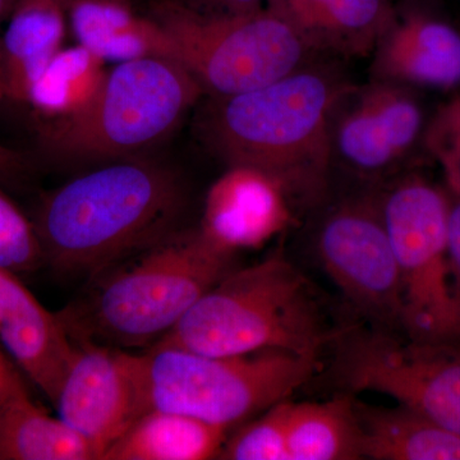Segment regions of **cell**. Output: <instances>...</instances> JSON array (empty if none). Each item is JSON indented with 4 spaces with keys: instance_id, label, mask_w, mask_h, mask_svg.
Wrapping results in <instances>:
<instances>
[{
    "instance_id": "4dcf8cb0",
    "label": "cell",
    "mask_w": 460,
    "mask_h": 460,
    "mask_svg": "<svg viewBox=\"0 0 460 460\" xmlns=\"http://www.w3.org/2000/svg\"><path fill=\"white\" fill-rule=\"evenodd\" d=\"M5 8H7V0H0V21H2V17L3 14H4ZM2 99V33H0V100Z\"/></svg>"
},
{
    "instance_id": "9c48e42d",
    "label": "cell",
    "mask_w": 460,
    "mask_h": 460,
    "mask_svg": "<svg viewBox=\"0 0 460 460\" xmlns=\"http://www.w3.org/2000/svg\"><path fill=\"white\" fill-rule=\"evenodd\" d=\"M332 380L348 394L374 392L460 435V347L347 328L332 341Z\"/></svg>"
},
{
    "instance_id": "4316f807",
    "label": "cell",
    "mask_w": 460,
    "mask_h": 460,
    "mask_svg": "<svg viewBox=\"0 0 460 460\" xmlns=\"http://www.w3.org/2000/svg\"><path fill=\"white\" fill-rule=\"evenodd\" d=\"M447 244L452 260L456 286L460 292V196L450 199L449 223H447Z\"/></svg>"
},
{
    "instance_id": "30bf717a",
    "label": "cell",
    "mask_w": 460,
    "mask_h": 460,
    "mask_svg": "<svg viewBox=\"0 0 460 460\" xmlns=\"http://www.w3.org/2000/svg\"><path fill=\"white\" fill-rule=\"evenodd\" d=\"M323 271L376 328L402 329V284L376 195L344 199L323 217L316 235Z\"/></svg>"
},
{
    "instance_id": "8992f818",
    "label": "cell",
    "mask_w": 460,
    "mask_h": 460,
    "mask_svg": "<svg viewBox=\"0 0 460 460\" xmlns=\"http://www.w3.org/2000/svg\"><path fill=\"white\" fill-rule=\"evenodd\" d=\"M202 95L196 78L174 60L117 63L86 111L42 123V145L66 160L131 155L169 135Z\"/></svg>"
},
{
    "instance_id": "e0dca14e",
    "label": "cell",
    "mask_w": 460,
    "mask_h": 460,
    "mask_svg": "<svg viewBox=\"0 0 460 460\" xmlns=\"http://www.w3.org/2000/svg\"><path fill=\"white\" fill-rule=\"evenodd\" d=\"M66 17L78 44L107 63L145 58L180 63L172 36L155 18L133 11L131 0H75Z\"/></svg>"
},
{
    "instance_id": "3957f363",
    "label": "cell",
    "mask_w": 460,
    "mask_h": 460,
    "mask_svg": "<svg viewBox=\"0 0 460 460\" xmlns=\"http://www.w3.org/2000/svg\"><path fill=\"white\" fill-rule=\"evenodd\" d=\"M234 253L198 229H177L89 279L59 314L74 341L120 350L147 349L233 270Z\"/></svg>"
},
{
    "instance_id": "4fadbf2b",
    "label": "cell",
    "mask_w": 460,
    "mask_h": 460,
    "mask_svg": "<svg viewBox=\"0 0 460 460\" xmlns=\"http://www.w3.org/2000/svg\"><path fill=\"white\" fill-rule=\"evenodd\" d=\"M292 195L269 172L229 165L208 190L199 230L232 253L257 250L293 220Z\"/></svg>"
},
{
    "instance_id": "2e32d148",
    "label": "cell",
    "mask_w": 460,
    "mask_h": 460,
    "mask_svg": "<svg viewBox=\"0 0 460 460\" xmlns=\"http://www.w3.org/2000/svg\"><path fill=\"white\" fill-rule=\"evenodd\" d=\"M314 53L361 58L374 53L395 16L393 0H266Z\"/></svg>"
},
{
    "instance_id": "603a6c76",
    "label": "cell",
    "mask_w": 460,
    "mask_h": 460,
    "mask_svg": "<svg viewBox=\"0 0 460 460\" xmlns=\"http://www.w3.org/2000/svg\"><path fill=\"white\" fill-rule=\"evenodd\" d=\"M105 65L83 45L62 48L33 83L25 102L42 123L71 119L98 96L108 75Z\"/></svg>"
},
{
    "instance_id": "277c9868",
    "label": "cell",
    "mask_w": 460,
    "mask_h": 460,
    "mask_svg": "<svg viewBox=\"0 0 460 460\" xmlns=\"http://www.w3.org/2000/svg\"><path fill=\"white\" fill-rule=\"evenodd\" d=\"M338 332L325 323L307 278L274 255L224 275L155 345L211 356L280 350L320 358Z\"/></svg>"
},
{
    "instance_id": "ac0fdd59",
    "label": "cell",
    "mask_w": 460,
    "mask_h": 460,
    "mask_svg": "<svg viewBox=\"0 0 460 460\" xmlns=\"http://www.w3.org/2000/svg\"><path fill=\"white\" fill-rule=\"evenodd\" d=\"M66 9L56 0H17L2 35L3 98L25 102L33 83L62 49Z\"/></svg>"
},
{
    "instance_id": "f546056e",
    "label": "cell",
    "mask_w": 460,
    "mask_h": 460,
    "mask_svg": "<svg viewBox=\"0 0 460 460\" xmlns=\"http://www.w3.org/2000/svg\"><path fill=\"white\" fill-rule=\"evenodd\" d=\"M22 164V159L16 151L0 145V174L13 172Z\"/></svg>"
},
{
    "instance_id": "83f0119b",
    "label": "cell",
    "mask_w": 460,
    "mask_h": 460,
    "mask_svg": "<svg viewBox=\"0 0 460 460\" xmlns=\"http://www.w3.org/2000/svg\"><path fill=\"white\" fill-rule=\"evenodd\" d=\"M22 383H25L22 372L7 354L0 352V399Z\"/></svg>"
},
{
    "instance_id": "6da1fadb",
    "label": "cell",
    "mask_w": 460,
    "mask_h": 460,
    "mask_svg": "<svg viewBox=\"0 0 460 460\" xmlns=\"http://www.w3.org/2000/svg\"><path fill=\"white\" fill-rule=\"evenodd\" d=\"M350 89L337 69L311 60L257 89L211 98L199 128L226 164L260 169L292 198L314 199L328 186L332 118Z\"/></svg>"
},
{
    "instance_id": "f1b7e54d",
    "label": "cell",
    "mask_w": 460,
    "mask_h": 460,
    "mask_svg": "<svg viewBox=\"0 0 460 460\" xmlns=\"http://www.w3.org/2000/svg\"><path fill=\"white\" fill-rule=\"evenodd\" d=\"M213 12L208 13H246L261 8L263 0H205ZM266 2V0H265Z\"/></svg>"
},
{
    "instance_id": "1f68e13d",
    "label": "cell",
    "mask_w": 460,
    "mask_h": 460,
    "mask_svg": "<svg viewBox=\"0 0 460 460\" xmlns=\"http://www.w3.org/2000/svg\"><path fill=\"white\" fill-rule=\"evenodd\" d=\"M56 2L60 3V4L66 9L72 4V3H75V0H56Z\"/></svg>"
},
{
    "instance_id": "d4e9b609",
    "label": "cell",
    "mask_w": 460,
    "mask_h": 460,
    "mask_svg": "<svg viewBox=\"0 0 460 460\" xmlns=\"http://www.w3.org/2000/svg\"><path fill=\"white\" fill-rule=\"evenodd\" d=\"M44 263L35 224L0 192V268L20 275Z\"/></svg>"
},
{
    "instance_id": "52a82bcc",
    "label": "cell",
    "mask_w": 460,
    "mask_h": 460,
    "mask_svg": "<svg viewBox=\"0 0 460 460\" xmlns=\"http://www.w3.org/2000/svg\"><path fill=\"white\" fill-rule=\"evenodd\" d=\"M153 17L174 40L181 65L211 98L270 84L307 65L316 54L268 8L208 13L183 3L162 2Z\"/></svg>"
},
{
    "instance_id": "8fae6325",
    "label": "cell",
    "mask_w": 460,
    "mask_h": 460,
    "mask_svg": "<svg viewBox=\"0 0 460 460\" xmlns=\"http://www.w3.org/2000/svg\"><path fill=\"white\" fill-rule=\"evenodd\" d=\"M422 129V108L411 87L372 78L339 102L332 126V164L339 162L362 177L389 174Z\"/></svg>"
},
{
    "instance_id": "9a60e30c",
    "label": "cell",
    "mask_w": 460,
    "mask_h": 460,
    "mask_svg": "<svg viewBox=\"0 0 460 460\" xmlns=\"http://www.w3.org/2000/svg\"><path fill=\"white\" fill-rule=\"evenodd\" d=\"M372 58L375 80L453 89L460 84V30L420 9L395 11Z\"/></svg>"
},
{
    "instance_id": "cb8c5ba5",
    "label": "cell",
    "mask_w": 460,
    "mask_h": 460,
    "mask_svg": "<svg viewBox=\"0 0 460 460\" xmlns=\"http://www.w3.org/2000/svg\"><path fill=\"white\" fill-rule=\"evenodd\" d=\"M290 402L271 405L226 438L217 459L290 460L287 423Z\"/></svg>"
},
{
    "instance_id": "7402d4cb",
    "label": "cell",
    "mask_w": 460,
    "mask_h": 460,
    "mask_svg": "<svg viewBox=\"0 0 460 460\" xmlns=\"http://www.w3.org/2000/svg\"><path fill=\"white\" fill-rule=\"evenodd\" d=\"M353 394L328 402H290L287 423L290 460L362 459Z\"/></svg>"
},
{
    "instance_id": "ba28073f",
    "label": "cell",
    "mask_w": 460,
    "mask_h": 460,
    "mask_svg": "<svg viewBox=\"0 0 460 460\" xmlns=\"http://www.w3.org/2000/svg\"><path fill=\"white\" fill-rule=\"evenodd\" d=\"M402 284V329L411 341L460 347V292L447 244L450 199L420 177L377 196Z\"/></svg>"
},
{
    "instance_id": "5bb4252c",
    "label": "cell",
    "mask_w": 460,
    "mask_h": 460,
    "mask_svg": "<svg viewBox=\"0 0 460 460\" xmlns=\"http://www.w3.org/2000/svg\"><path fill=\"white\" fill-rule=\"evenodd\" d=\"M0 345L53 404L75 341L59 314H51L30 292L18 274L0 268Z\"/></svg>"
},
{
    "instance_id": "7c38bea8",
    "label": "cell",
    "mask_w": 460,
    "mask_h": 460,
    "mask_svg": "<svg viewBox=\"0 0 460 460\" xmlns=\"http://www.w3.org/2000/svg\"><path fill=\"white\" fill-rule=\"evenodd\" d=\"M53 405L58 417L90 441L102 460L109 445L145 413L131 352L75 341Z\"/></svg>"
},
{
    "instance_id": "44dd1931",
    "label": "cell",
    "mask_w": 460,
    "mask_h": 460,
    "mask_svg": "<svg viewBox=\"0 0 460 460\" xmlns=\"http://www.w3.org/2000/svg\"><path fill=\"white\" fill-rule=\"evenodd\" d=\"M228 431L186 414L147 411L109 445L102 460L217 458Z\"/></svg>"
},
{
    "instance_id": "5b68a950",
    "label": "cell",
    "mask_w": 460,
    "mask_h": 460,
    "mask_svg": "<svg viewBox=\"0 0 460 460\" xmlns=\"http://www.w3.org/2000/svg\"><path fill=\"white\" fill-rule=\"evenodd\" d=\"M131 357L144 411H174L228 429L287 401L321 367L320 358L280 350L211 356L154 345Z\"/></svg>"
},
{
    "instance_id": "ffe728a7",
    "label": "cell",
    "mask_w": 460,
    "mask_h": 460,
    "mask_svg": "<svg viewBox=\"0 0 460 460\" xmlns=\"http://www.w3.org/2000/svg\"><path fill=\"white\" fill-rule=\"evenodd\" d=\"M0 460H100V453L33 401L22 383L0 399Z\"/></svg>"
},
{
    "instance_id": "7a4b0ae2",
    "label": "cell",
    "mask_w": 460,
    "mask_h": 460,
    "mask_svg": "<svg viewBox=\"0 0 460 460\" xmlns=\"http://www.w3.org/2000/svg\"><path fill=\"white\" fill-rule=\"evenodd\" d=\"M183 205V186L171 169L119 162L54 190L33 224L44 263L90 279L177 230Z\"/></svg>"
},
{
    "instance_id": "d6986e66",
    "label": "cell",
    "mask_w": 460,
    "mask_h": 460,
    "mask_svg": "<svg viewBox=\"0 0 460 460\" xmlns=\"http://www.w3.org/2000/svg\"><path fill=\"white\" fill-rule=\"evenodd\" d=\"M362 459L460 460V435L399 404L374 407L353 399Z\"/></svg>"
},
{
    "instance_id": "484cf974",
    "label": "cell",
    "mask_w": 460,
    "mask_h": 460,
    "mask_svg": "<svg viewBox=\"0 0 460 460\" xmlns=\"http://www.w3.org/2000/svg\"><path fill=\"white\" fill-rule=\"evenodd\" d=\"M425 136L426 146L440 163L450 190L460 196V98L438 109Z\"/></svg>"
}]
</instances>
